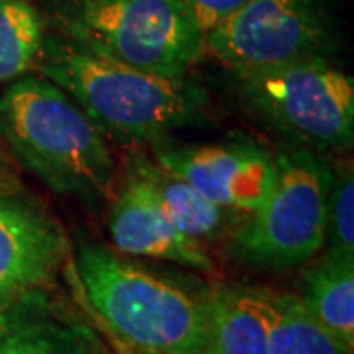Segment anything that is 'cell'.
<instances>
[{
	"label": "cell",
	"instance_id": "1",
	"mask_svg": "<svg viewBox=\"0 0 354 354\" xmlns=\"http://www.w3.org/2000/svg\"><path fill=\"white\" fill-rule=\"evenodd\" d=\"M36 71L64 88L106 138L124 144L158 142L209 118L205 93L187 79L153 75L69 38H46Z\"/></svg>",
	"mask_w": 354,
	"mask_h": 354
},
{
	"label": "cell",
	"instance_id": "2",
	"mask_svg": "<svg viewBox=\"0 0 354 354\" xmlns=\"http://www.w3.org/2000/svg\"><path fill=\"white\" fill-rule=\"evenodd\" d=\"M0 130L16 164L51 191L95 205L113 197L116 164L106 136L50 79L26 75L6 87Z\"/></svg>",
	"mask_w": 354,
	"mask_h": 354
},
{
	"label": "cell",
	"instance_id": "3",
	"mask_svg": "<svg viewBox=\"0 0 354 354\" xmlns=\"http://www.w3.org/2000/svg\"><path fill=\"white\" fill-rule=\"evenodd\" d=\"M75 270L95 315L127 351L205 353V299L193 297L99 242L77 244Z\"/></svg>",
	"mask_w": 354,
	"mask_h": 354
},
{
	"label": "cell",
	"instance_id": "4",
	"mask_svg": "<svg viewBox=\"0 0 354 354\" xmlns=\"http://www.w3.org/2000/svg\"><path fill=\"white\" fill-rule=\"evenodd\" d=\"M71 41L167 79H187L205 38L177 0H75L65 8Z\"/></svg>",
	"mask_w": 354,
	"mask_h": 354
},
{
	"label": "cell",
	"instance_id": "5",
	"mask_svg": "<svg viewBox=\"0 0 354 354\" xmlns=\"http://www.w3.org/2000/svg\"><path fill=\"white\" fill-rule=\"evenodd\" d=\"M276 181L258 211L236 223L228 252L256 270L283 272L325 248L330 167L305 148L276 156Z\"/></svg>",
	"mask_w": 354,
	"mask_h": 354
},
{
	"label": "cell",
	"instance_id": "6",
	"mask_svg": "<svg viewBox=\"0 0 354 354\" xmlns=\"http://www.w3.org/2000/svg\"><path fill=\"white\" fill-rule=\"evenodd\" d=\"M246 109L305 150L351 148L354 79L330 59H307L239 77Z\"/></svg>",
	"mask_w": 354,
	"mask_h": 354
},
{
	"label": "cell",
	"instance_id": "7",
	"mask_svg": "<svg viewBox=\"0 0 354 354\" xmlns=\"http://www.w3.org/2000/svg\"><path fill=\"white\" fill-rule=\"evenodd\" d=\"M335 34L321 0H248L205 36V53L236 77L330 59Z\"/></svg>",
	"mask_w": 354,
	"mask_h": 354
},
{
	"label": "cell",
	"instance_id": "8",
	"mask_svg": "<svg viewBox=\"0 0 354 354\" xmlns=\"http://www.w3.org/2000/svg\"><path fill=\"white\" fill-rule=\"evenodd\" d=\"M153 160L241 221L262 207L278 171L276 156L250 140L156 144Z\"/></svg>",
	"mask_w": 354,
	"mask_h": 354
},
{
	"label": "cell",
	"instance_id": "9",
	"mask_svg": "<svg viewBox=\"0 0 354 354\" xmlns=\"http://www.w3.org/2000/svg\"><path fill=\"white\" fill-rule=\"evenodd\" d=\"M67 256L64 227L20 187H0V301L46 290Z\"/></svg>",
	"mask_w": 354,
	"mask_h": 354
},
{
	"label": "cell",
	"instance_id": "10",
	"mask_svg": "<svg viewBox=\"0 0 354 354\" xmlns=\"http://www.w3.org/2000/svg\"><path fill=\"white\" fill-rule=\"evenodd\" d=\"M109 232L114 248L124 256L158 258L199 272L213 270V260L203 244L191 241L174 225L150 187L130 169L113 193Z\"/></svg>",
	"mask_w": 354,
	"mask_h": 354
},
{
	"label": "cell",
	"instance_id": "11",
	"mask_svg": "<svg viewBox=\"0 0 354 354\" xmlns=\"http://www.w3.org/2000/svg\"><path fill=\"white\" fill-rule=\"evenodd\" d=\"M0 354H109L97 333L48 304L41 291L30 293L10 330L0 341Z\"/></svg>",
	"mask_w": 354,
	"mask_h": 354
},
{
	"label": "cell",
	"instance_id": "12",
	"mask_svg": "<svg viewBox=\"0 0 354 354\" xmlns=\"http://www.w3.org/2000/svg\"><path fill=\"white\" fill-rule=\"evenodd\" d=\"M127 169L134 171L150 187L165 215L191 241L203 244L205 241L221 236L234 218L221 207H216L215 203L205 199L187 181L162 167L148 156H132Z\"/></svg>",
	"mask_w": 354,
	"mask_h": 354
},
{
	"label": "cell",
	"instance_id": "13",
	"mask_svg": "<svg viewBox=\"0 0 354 354\" xmlns=\"http://www.w3.org/2000/svg\"><path fill=\"white\" fill-rule=\"evenodd\" d=\"M266 329L268 354H353L311 315L297 295L248 290Z\"/></svg>",
	"mask_w": 354,
	"mask_h": 354
},
{
	"label": "cell",
	"instance_id": "14",
	"mask_svg": "<svg viewBox=\"0 0 354 354\" xmlns=\"http://www.w3.org/2000/svg\"><path fill=\"white\" fill-rule=\"evenodd\" d=\"M299 301L317 321L354 348V256L325 250L304 272Z\"/></svg>",
	"mask_w": 354,
	"mask_h": 354
},
{
	"label": "cell",
	"instance_id": "15",
	"mask_svg": "<svg viewBox=\"0 0 354 354\" xmlns=\"http://www.w3.org/2000/svg\"><path fill=\"white\" fill-rule=\"evenodd\" d=\"M203 299L207 315L203 354H268L264 323L250 291L215 286Z\"/></svg>",
	"mask_w": 354,
	"mask_h": 354
},
{
	"label": "cell",
	"instance_id": "16",
	"mask_svg": "<svg viewBox=\"0 0 354 354\" xmlns=\"http://www.w3.org/2000/svg\"><path fill=\"white\" fill-rule=\"evenodd\" d=\"M46 38V22L30 0H0V83L36 71Z\"/></svg>",
	"mask_w": 354,
	"mask_h": 354
},
{
	"label": "cell",
	"instance_id": "17",
	"mask_svg": "<svg viewBox=\"0 0 354 354\" xmlns=\"http://www.w3.org/2000/svg\"><path fill=\"white\" fill-rule=\"evenodd\" d=\"M323 250L354 256V174L351 164L330 171Z\"/></svg>",
	"mask_w": 354,
	"mask_h": 354
},
{
	"label": "cell",
	"instance_id": "18",
	"mask_svg": "<svg viewBox=\"0 0 354 354\" xmlns=\"http://www.w3.org/2000/svg\"><path fill=\"white\" fill-rule=\"evenodd\" d=\"M183 10L189 14L193 24L203 34V38L221 26L227 18L239 12L248 0H177Z\"/></svg>",
	"mask_w": 354,
	"mask_h": 354
},
{
	"label": "cell",
	"instance_id": "19",
	"mask_svg": "<svg viewBox=\"0 0 354 354\" xmlns=\"http://www.w3.org/2000/svg\"><path fill=\"white\" fill-rule=\"evenodd\" d=\"M0 187H20L18 185V169L16 160L8 150L2 130H0Z\"/></svg>",
	"mask_w": 354,
	"mask_h": 354
},
{
	"label": "cell",
	"instance_id": "20",
	"mask_svg": "<svg viewBox=\"0 0 354 354\" xmlns=\"http://www.w3.org/2000/svg\"><path fill=\"white\" fill-rule=\"evenodd\" d=\"M28 295L20 297V299H14V301H0V341L2 337L10 330V327L14 325V321L18 319L22 307H24V301Z\"/></svg>",
	"mask_w": 354,
	"mask_h": 354
},
{
	"label": "cell",
	"instance_id": "21",
	"mask_svg": "<svg viewBox=\"0 0 354 354\" xmlns=\"http://www.w3.org/2000/svg\"><path fill=\"white\" fill-rule=\"evenodd\" d=\"M128 354H138V353H132V351H128Z\"/></svg>",
	"mask_w": 354,
	"mask_h": 354
}]
</instances>
